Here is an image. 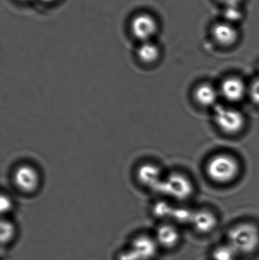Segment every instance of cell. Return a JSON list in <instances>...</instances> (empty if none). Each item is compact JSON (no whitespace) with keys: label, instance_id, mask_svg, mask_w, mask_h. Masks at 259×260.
Listing matches in <instances>:
<instances>
[{"label":"cell","instance_id":"52a82bcc","mask_svg":"<svg viewBox=\"0 0 259 260\" xmlns=\"http://www.w3.org/2000/svg\"><path fill=\"white\" fill-rule=\"evenodd\" d=\"M219 93L228 102L237 103L243 100L248 93V88L240 78L229 77L222 82Z\"/></svg>","mask_w":259,"mask_h":260},{"label":"cell","instance_id":"44dd1931","mask_svg":"<svg viewBox=\"0 0 259 260\" xmlns=\"http://www.w3.org/2000/svg\"><path fill=\"white\" fill-rule=\"evenodd\" d=\"M40 1L43 2L44 3H53L58 1V0H40Z\"/></svg>","mask_w":259,"mask_h":260},{"label":"cell","instance_id":"3957f363","mask_svg":"<svg viewBox=\"0 0 259 260\" xmlns=\"http://www.w3.org/2000/svg\"><path fill=\"white\" fill-rule=\"evenodd\" d=\"M214 119L219 129L227 134L240 133L246 123V119L241 111L223 105L214 108Z\"/></svg>","mask_w":259,"mask_h":260},{"label":"cell","instance_id":"9c48e42d","mask_svg":"<svg viewBox=\"0 0 259 260\" xmlns=\"http://www.w3.org/2000/svg\"><path fill=\"white\" fill-rule=\"evenodd\" d=\"M15 179L17 186L27 192L34 190L39 184V174L34 168L28 165L20 167L15 173Z\"/></svg>","mask_w":259,"mask_h":260},{"label":"cell","instance_id":"6da1fadb","mask_svg":"<svg viewBox=\"0 0 259 260\" xmlns=\"http://www.w3.org/2000/svg\"><path fill=\"white\" fill-rule=\"evenodd\" d=\"M227 243L239 256L251 254L259 247L258 228L252 223L237 224L228 232Z\"/></svg>","mask_w":259,"mask_h":260},{"label":"cell","instance_id":"30bf717a","mask_svg":"<svg viewBox=\"0 0 259 260\" xmlns=\"http://www.w3.org/2000/svg\"><path fill=\"white\" fill-rule=\"evenodd\" d=\"M191 224L199 233H211L217 227V218L210 211H194Z\"/></svg>","mask_w":259,"mask_h":260},{"label":"cell","instance_id":"ba28073f","mask_svg":"<svg viewBox=\"0 0 259 260\" xmlns=\"http://www.w3.org/2000/svg\"><path fill=\"white\" fill-rule=\"evenodd\" d=\"M212 35L216 42L224 47H231L238 41L239 33L235 26L231 23L220 22L214 24Z\"/></svg>","mask_w":259,"mask_h":260},{"label":"cell","instance_id":"ffe728a7","mask_svg":"<svg viewBox=\"0 0 259 260\" xmlns=\"http://www.w3.org/2000/svg\"><path fill=\"white\" fill-rule=\"evenodd\" d=\"M219 1L225 4L226 7H228V6H239L243 0H219Z\"/></svg>","mask_w":259,"mask_h":260},{"label":"cell","instance_id":"7a4b0ae2","mask_svg":"<svg viewBox=\"0 0 259 260\" xmlns=\"http://www.w3.org/2000/svg\"><path fill=\"white\" fill-rule=\"evenodd\" d=\"M240 165L237 159L230 154H216L208 160L206 172L216 183H228L233 181L240 172Z\"/></svg>","mask_w":259,"mask_h":260},{"label":"cell","instance_id":"277c9868","mask_svg":"<svg viewBox=\"0 0 259 260\" xmlns=\"http://www.w3.org/2000/svg\"><path fill=\"white\" fill-rule=\"evenodd\" d=\"M131 31L141 43L152 41L158 30L156 18L149 13L141 12L135 15L131 21Z\"/></svg>","mask_w":259,"mask_h":260},{"label":"cell","instance_id":"e0dca14e","mask_svg":"<svg viewBox=\"0 0 259 260\" xmlns=\"http://www.w3.org/2000/svg\"><path fill=\"white\" fill-rule=\"evenodd\" d=\"M225 18L227 22L233 23L239 21L243 17L241 10L239 6H228L225 11Z\"/></svg>","mask_w":259,"mask_h":260},{"label":"cell","instance_id":"9a60e30c","mask_svg":"<svg viewBox=\"0 0 259 260\" xmlns=\"http://www.w3.org/2000/svg\"><path fill=\"white\" fill-rule=\"evenodd\" d=\"M15 235V227L11 221L3 220L0 229V240L2 245H7L13 240Z\"/></svg>","mask_w":259,"mask_h":260},{"label":"cell","instance_id":"8992f818","mask_svg":"<svg viewBox=\"0 0 259 260\" xmlns=\"http://www.w3.org/2000/svg\"><path fill=\"white\" fill-rule=\"evenodd\" d=\"M158 243L146 235H140L132 241L129 250L136 260H152L158 251Z\"/></svg>","mask_w":259,"mask_h":260},{"label":"cell","instance_id":"2e32d148","mask_svg":"<svg viewBox=\"0 0 259 260\" xmlns=\"http://www.w3.org/2000/svg\"><path fill=\"white\" fill-rule=\"evenodd\" d=\"M193 213H194V211L186 209V208H179V209H173L171 217L179 224H191Z\"/></svg>","mask_w":259,"mask_h":260},{"label":"cell","instance_id":"4fadbf2b","mask_svg":"<svg viewBox=\"0 0 259 260\" xmlns=\"http://www.w3.org/2000/svg\"><path fill=\"white\" fill-rule=\"evenodd\" d=\"M161 55L159 47L152 41L142 42L137 50V56L143 63L152 64L157 62Z\"/></svg>","mask_w":259,"mask_h":260},{"label":"cell","instance_id":"d6986e66","mask_svg":"<svg viewBox=\"0 0 259 260\" xmlns=\"http://www.w3.org/2000/svg\"><path fill=\"white\" fill-rule=\"evenodd\" d=\"M1 210L3 213H7L12 209V203L11 201L10 197H2L1 200Z\"/></svg>","mask_w":259,"mask_h":260},{"label":"cell","instance_id":"7c38bea8","mask_svg":"<svg viewBox=\"0 0 259 260\" xmlns=\"http://www.w3.org/2000/svg\"><path fill=\"white\" fill-rule=\"evenodd\" d=\"M219 91L208 83L199 85L195 90L194 97L196 102L202 107H212L217 103Z\"/></svg>","mask_w":259,"mask_h":260},{"label":"cell","instance_id":"8fae6325","mask_svg":"<svg viewBox=\"0 0 259 260\" xmlns=\"http://www.w3.org/2000/svg\"><path fill=\"white\" fill-rule=\"evenodd\" d=\"M180 241V233L173 224H163L157 230L156 241L158 245L164 248L171 249L176 247Z\"/></svg>","mask_w":259,"mask_h":260},{"label":"cell","instance_id":"5b68a950","mask_svg":"<svg viewBox=\"0 0 259 260\" xmlns=\"http://www.w3.org/2000/svg\"><path fill=\"white\" fill-rule=\"evenodd\" d=\"M164 191L167 195L177 200H186L194 192L191 180L180 174L170 175L164 182Z\"/></svg>","mask_w":259,"mask_h":260},{"label":"cell","instance_id":"5bb4252c","mask_svg":"<svg viewBox=\"0 0 259 260\" xmlns=\"http://www.w3.org/2000/svg\"><path fill=\"white\" fill-rule=\"evenodd\" d=\"M239 255L228 243L217 246L213 250V260H237Z\"/></svg>","mask_w":259,"mask_h":260},{"label":"cell","instance_id":"7402d4cb","mask_svg":"<svg viewBox=\"0 0 259 260\" xmlns=\"http://www.w3.org/2000/svg\"><path fill=\"white\" fill-rule=\"evenodd\" d=\"M20 1H22V2H29V1H31V0H20Z\"/></svg>","mask_w":259,"mask_h":260},{"label":"cell","instance_id":"ac0fdd59","mask_svg":"<svg viewBox=\"0 0 259 260\" xmlns=\"http://www.w3.org/2000/svg\"><path fill=\"white\" fill-rule=\"evenodd\" d=\"M248 94L252 102L259 106V78L251 83L248 88Z\"/></svg>","mask_w":259,"mask_h":260}]
</instances>
